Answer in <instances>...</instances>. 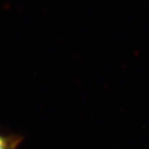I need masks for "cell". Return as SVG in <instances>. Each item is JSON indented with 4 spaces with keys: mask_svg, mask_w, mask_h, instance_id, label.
I'll return each mask as SVG.
<instances>
[{
    "mask_svg": "<svg viewBox=\"0 0 149 149\" xmlns=\"http://www.w3.org/2000/svg\"><path fill=\"white\" fill-rule=\"evenodd\" d=\"M20 139L16 136H4L0 134V149H16Z\"/></svg>",
    "mask_w": 149,
    "mask_h": 149,
    "instance_id": "obj_1",
    "label": "cell"
}]
</instances>
